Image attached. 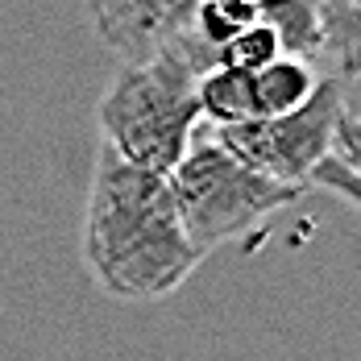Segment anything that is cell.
<instances>
[{"label": "cell", "mask_w": 361, "mask_h": 361, "mask_svg": "<svg viewBox=\"0 0 361 361\" xmlns=\"http://www.w3.org/2000/svg\"><path fill=\"white\" fill-rule=\"evenodd\" d=\"M208 71H216V50L195 30L179 54L162 63L116 67L96 104L100 145L145 175L166 179L200 133L195 83Z\"/></svg>", "instance_id": "7a4b0ae2"}, {"label": "cell", "mask_w": 361, "mask_h": 361, "mask_svg": "<svg viewBox=\"0 0 361 361\" xmlns=\"http://www.w3.org/2000/svg\"><path fill=\"white\" fill-rule=\"evenodd\" d=\"M357 171L361 166H349V162H341V158H320L316 162V171L307 175V187H324V191H336L349 208H357L361 204V187H357Z\"/></svg>", "instance_id": "7c38bea8"}, {"label": "cell", "mask_w": 361, "mask_h": 361, "mask_svg": "<svg viewBox=\"0 0 361 361\" xmlns=\"http://www.w3.org/2000/svg\"><path fill=\"white\" fill-rule=\"evenodd\" d=\"M100 42L121 59V67H149L171 54L195 30L191 0H96L87 8Z\"/></svg>", "instance_id": "5b68a950"}, {"label": "cell", "mask_w": 361, "mask_h": 361, "mask_svg": "<svg viewBox=\"0 0 361 361\" xmlns=\"http://www.w3.org/2000/svg\"><path fill=\"white\" fill-rule=\"evenodd\" d=\"M257 21L270 25L279 37V50L299 63H320V17L316 4L307 0H287V4H257Z\"/></svg>", "instance_id": "9c48e42d"}, {"label": "cell", "mask_w": 361, "mask_h": 361, "mask_svg": "<svg viewBox=\"0 0 361 361\" xmlns=\"http://www.w3.org/2000/svg\"><path fill=\"white\" fill-rule=\"evenodd\" d=\"M171 200L179 208L183 233L200 257L216 253L228 241H241L245 233L262 228L274 212L299 204L303 191L270 183L245 171L237 158H228L212 137L195 133L183 162L166 175Z\"/></svg>", "instance_id": "3957f363"}, {"label": "cell", "mask_w": 361, "mask_h": 361, "mask_svg": "<svg viewBox=\"0 0 361 361\" xmlns=\"http://www.w3.org/2000/svg\"><path fill=\"white\" fill-rule=\"evenodd\" d=\"M274 59H283V50H279V37L270 25H250L245 34H237L224 50L216 54V67H237V71H250L257 75L262 67H270Z\"/></svg>", "instance_id": "8fae6325"}, {"label": "cell", "mask_w": 361, "mask_h": 361, "mask_svg": "<svg viewBox=\"0 0 361 361\" xmlns=\"http://www.w3.org/2000/svg\"><path fill=\"white\" fill-rule=\"evenodd\" d=\"M320 75L312 63H299V59H274L270 67L253 75V100H257V121H274V116H287L295 112L312 92H316Z\"/></svg>", "instance_id": "ba28073f"}, {"label": "cell", "mask_w": 361, "mask_h": 361, "mask_svg": "<svg viewBox=\"0 0 361 361\" xmlns=\"http://www.w3.org/2000/svg\"><path fill=\"white\" fill-rule=\"evenodd\" d=\"M320 17V63H328V79H336L349 96H357L361 75V4L357 0H328L316 4Z\"/></svg>", "instance_id": "8992f818"}, {"label": "cell", "mask_w": 361, "mask_h": 361, "mask_svg": "<svg viewBox=\"0 0 361 361\" xmlns=\"http://www.w3.org/2000/svg\"><path fill=\"white\" fill-rule=\"evenodd\" d=\"M250 25H257V4H241V0H208V4H195V34L204 37L216 54L237 34H245Z\"/></svg>", "instance_id": "30bf717a"}, {"label": "cell", "mask_w": 361, "mask_h": 361, "mask_svg": "<svg viewBox=\"0 0 361 361\" xmlns=\"http://www.w3.org/2000/svg\"><path fill=\"white\" fill-rule=\"evenodd\" d=\"M195 104H200V121H208L212 129L257 121L253 75L237 71V67H216V71H208L195 83Z\"/></svg>", "instance_id": "52a82bcc"}, {"label": "cell", "mask_w": 361, "mask_h": 361, "mask_svg": "<svg viewBox=\"0 0 361 361\" xmlns=\"http://www.w3.org/2000/svg\"><path fill=\"white\" fill-rule=\"evenodd\" d=\"M345 104H357V96H349L336 79L320 75L316 92L295 112L274 116V121H245V125L208 129V137L253 175L295 187V191H307V175L316 171L320 158H328L332 129H336V116Z\"/></svg>", "instance_id": "277c9868"}, {"label": "cell", "mask_w": 361, "mask_h": 361, "mask_svg": "<svg viewBox=\"0 0 361 361\" xmlns=\"http://www.w3.org/2000/svg\"><path fill=\"white\" fill-rule=\"evenodd\" d=\"M200 262L166 179L100 145L83 212V266L92 283L125 303H154L179 290Z\"/></svg>", "instance_id": "6da1fadb"}]
</instances>
